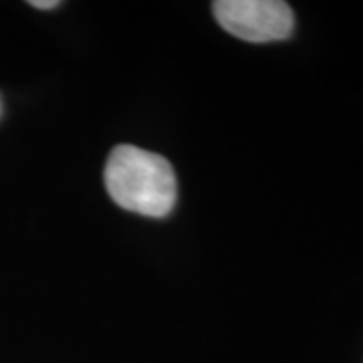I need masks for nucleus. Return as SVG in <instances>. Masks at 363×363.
Returning <instances> with one entry per match:
<instances>
[{
    "instance_id": "f257e3e1",
    "label": "nucleus",
    "mask_w": 363,
    "mask_h": 363,
    "mask_svg": "<svg viewBox=\"0 0 363 363\" xmlns=\"http://www.w3.org/2000/svg\"><path fill=\"white\" fill-rule=\"evenodd\" d=\"M105 188L117 206L162 218L178 198V182L166 157L135 145H117L105 164Z\"/></svg>"
},
{
    "instance_id": "f03ea898",
    "label": "nucleus",
    "mask_w": 363,
    "mask_h": 363,
    "mask_svg": "<svg viewBox=\"0 0 363 363\" xmlns=\"http://www.w3.org/2000/svg\"><path fill=\"white\" fill-rule=\"evenodd\" d=\"M212 11L226 33L248 43L285 40L295 28L293 9L281 0H218Z\"/></svg>"
},
{
    "instance_id": "7ed1b4c3",
    "label": "nucleus",
    "mask_w": 363,
    "mask_h": 363,
    "mask_svg": "<svg viewBox=\"0 0 363 363\" xmlns=\"http://www.w3.org/2000/svg\"><path fill=\"white\" fill-rule=\"evenodd\" d=\"M30 6L40 9V11H49V9L59 6V2H57V0H33V2H30Z\"/></svg>"
},
{
    "instance_id": "20e7f679",
    "label": "nucleus",
    "mask_w": 363,
    "mask_h": 363,
    "mask_svg": "<svg viewBox=\"0 0 363 363\" xmlns=\"http://www.w3.org/2000/svg\"><path fill=\"white\" fill-rule=\"evenodd\" d=\"M0 113H2V104H0Z\"/></svg>"
}]
</instances>
